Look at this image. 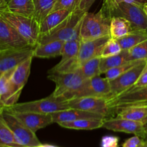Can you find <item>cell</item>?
I'll use <instances>...</instances> for the list:
<instances>
[{
    "mask_svg": "<svg viewBox=\"0 0 147 147\" xmlns=\"http://www.w3.org/2000/svg\"><path fill=\"white\" fill-rule=\"evenodd\" d=\"M33 57H30L24 63L19 65L11 75L10 83L14 95L20 96L22 90L27 83L30 76Z\"/></svg>",
    "mask_w": 147,
    "mask_h": 147,
    "instance_id": "19",
    "label": "cell"
},
{
    "mask_svg": "<svg viewBox=\"0 0 147 147\" xmlns=\"http://www.w3.org/2000/svg\"><path fill=\"white\" fill-rule=\"evenodd\" d=\"M104 119H83L70 122L58 123L59 126L65 129L75 130H94L103 128Z\"/></svg>",
    "mask_w": 147,
    "mask_h": 147,
    "instance_id": "26",
    "label": "cell"
},
{
    "mask_svg": "<svg viewBox=\"0 0 147 147\" xmlns=\"http://www.w3.org/2000/svg\"><path fill=\"white\" fill-rule=\"evenodd\" d=\"M72 12L73 11L65 9L52 11L40 24V37L60 25L71 14Z\"/></svg>",
    "mask_w": 147,
    "mask_h": 147,
    "instance_id": "21",
    "label": "cell"
},
{
    "mask_svg": "<svg viewBox=\"0 0 147 147\" xmlns=\"http://www.w3.org/2000/svg\"><path fill=\"white\" fill-rule=\"evenodd\" d=\"M147 40V31L143 30H133L125 35L124 37L119 39V44L123 50H129L139 43Z\"/></svg>",
    "mask_w": 147,
    "mask_h": 147,
    "instance_id": "28",
    "label": "cell"
},
{
    "mask_svg": "<svg viewBox=\"0 0 147 147\" xmlns=\"http://www.w3.org/2000/svg\"><path fill=\"white\" fill-rule=\"evenodd\" d=\"M142 61H143V60H130V61L127 62V63H124V64L121 65L119 67H113V68L108 70L105 73V76H106V78L109 81L113 80L116 79V78L119 77V76H120L121 75L123 74V73H126V71L130 70L131 68L136 66V65H138Z\"/></svg>",
    "mask_w": 147,
    "mask_h": 147,
    "instance_id": "32",
    "label": "cell"
},
{
    "mask_svg": "<svg viewBox=\"0 0 147 147\" xmlns=\"http://www.w3.org/2000/svg\"><path fill=\"white\" fill-rule=\"evenodd\" d=\"M146 142V138L134 135V136L126 139L122 144V147H144Z\"/></svg>",
    "mask_w": 147,
    "mask_h": 147,
    "instance_id": "36",
    "label": "cell"
},
{
    "mask_svg": "<svg viewBox=\"0 0 147 147\" xmlns=\"http://www.w3.org/2000/svg\"><path fill=\"white\" fill-rule=\"evenodd\" d=\"M80 0H56L55 4L53 11L59 9L69 10L74 11L78 10Z\"/></svg>",
    "mask_w": 147,
    "mask_h": 147,
    "instance_id": "35",
    "label": "cell"
},
{
    "mask_svg": "<svg viewBox=\"0 0 147 147\" xmlns=\"http://www.w3.org/2000/svg\"><path fill=\"white\" fill-rule=\"evenodd\" d=\"M101 57H96L85 62L78 67V70L86 80L100 76V63Z\"/></svg>",
    "mask_w": 147,
    "mask_h": 147,
    "instance_id": "29",
    "label": "cell"
},
{
    "mask_svg": "<svg viewBox=\"0 0 147 147\" xmlns=\"http://www.w3.org/2000/svg\"><path fill=\"white\" fill-rule=\"evenodd\" d=\"M15 68L0 74V109L15 105L20 96L14 94L10 83V78Z\"/></svg>",
    "mask_w": 147,
    "mask_h": 147,
    "instance_id": "18",
    "label": "cell"
},
{
    "mask_svg": "<svg viewBox=\"0 0 147 147\" xmlns=\"http://www.w3.org/2000/svg\"><path fill=\"white\" fill-rule=\"evenodd\" d=\"M109 106L114 111L132 106H147V86L132 88L127 91L109 100Z\"/></svg>",
    "mask_w": 147,
    "mask_h": 147,
    "instance_id": "10",
    "label": "cell"
},
{
    "mask_svg": "<svg viewBox=\"0 0 147 147\" xmlns=\"http://www.w3.org/2000/svg\"><path fill=\"white\" fill-rule=\"evenodd\" d=\"M119 139L114 136H105L102 138L100 147H119Z\"/></svg>",
    "mask_w": 147,
    "mask_h": 147,
    "instance_id": "37",
    "label": "cell"
},
{
    "mask_svg": "<svg viewBox=\"0 0 147 147\" xmlns=\"http://www.w3.org/2000/svg\"><path fill=\"white\" fill-rule=\"evenodd\" d=\"M52 116H53V122L57 123V124L60 123H63V122L73 121L83 119H106L105 116L98 113H90L86 111L72 109V108L56 112V113H53Z\"/></svg>",
    "mask_w": 147,
    "mask_h": 147,
    "instance_id": "20",
    "label": "cell"
},
{
    "mask_svg": "<svg viewBox=\"0 0 147 147\" xmlns=\"http://www.w3.org/2000/svg\"><path fill=\"white\" fill-rule=\"evenodd\" d=\"M144 129H145V130H146V131L147 133V123H145V124H144Z\"/></svg>",
    "mask_w": 147,
    "mask_h": 147,
    "instance_id": "43",
    "label": "cell"
},
{
    "mask_svg": "<svg viewBox=\"0 0 147 147\" xmlns=\"http://www.w3.org/2000/svg\"><path fill=\"white\" fill-rule=\"evenodd\" d=\"M96 0H80L78 10L82 12H88Z\"/></svg>",
    "mask_w": 147,
    "mask_h": 147,
    "instance_id": "39",
    "label": "cell"
},
{
    "mask_svg": "<svg viewBox=\"0 0 147 147\" xmlns=\"http://www.w3.org/2000/svg\"><path fill=\"white\" fill-rule=\"evenodd\" d=\"M65 42L52 41L45 44H38L34 49L33 56L37 58H52L62 55Z\"/></svg>",
    "mask_w": 147,
    "mask_h": 147,
    "instance_id": "22",
    "label": "cell"
},
{
    "mask_svg": "<svg viewBox=\"0 0 147 147\" xmlns=\"http://www.w3.org/2000/svg\"><path fill=\"white\" fill-rule=\"evenodd\" d=\"M34 47L0 50V74L15 68L30 57H34Z\"/></svg>",
    "mask_w": 147,
    "mask_h": 147,
    "instance_id": "14",
    "label": "cell"
},
{
    "mask_svg": "<svg viewBox=\"0 0 147 147\" xmlns=\"http://www.w3.org/2000/svg\"><path fill=\"white\" fill-rule=\"evenodd\" d=\"M146 86H147V63L133 88H141L146 87Z\"/></svg>",
    "mask_w": 147,
    "mask_h": 147,
    "instance_id": "38",
    "label": "cell"
},
{
    "mask_svg": "<svg viewBox=\"0 0 147 147\" xmlns=\"http://www.w3.org/2000/svg\"><path fill=\"white\" fill-rule=\"evenodd\" d=\"M143 8H144V10L145 13H146V14L147 15V3H146V4H145L144 5Z\"/></svg>",
    "mask_w": 147,
    "mask_h": 147,
    "instance_id": "42",
    "label": "cell"
},
{
    "mask_svg": "<svg viewBox=\"0 0 147 147\" xmlns=\"http://www.w3.org/2000/svg\"><path fill=\"white\" fill-rule=\"evenodd\" d=\"M85 13L76 10L73 11L70 16L47 34L42 36L38 44H45L52 41H63L80 38V30L82 20Z\"/></svg>",
    "mask_w": 147,
    "mask_h": 147,
    "instance_id": "3",
    "label": "cell"
},
{
    "mask_svg": "<svg viewBox=\"0 0 147 147\" xmlns=\"http://www.w3.org/2000/svg\"><path fill=\"white\" fill-rule=\"evenodd\" d=\"M133 30L131 23L123 17H114L111 20L110 35L112 38L119 40Z\"/></svg>",
    "mask_w": 147,
    "mask_h": 147,
    "instance_id": "25",
    "label": "cell"
},
{
    "mask_svg": "<svg viewBox=\"0 0 147 147\" xmlns=\"http://www.w3.org/2000/svg\"><path fill=\"white\" fill-rule=\"evenodd\" d=\"M56 0H33L34 6V18L39 24L53 11Z\"/></svg>",
    "mask_w": 147,
    "mask_h": 147,
    "instance_id": "30",
    "label": "cell"
},
{
    "mask_svg": "<svg viewBox=\"0 0 147 147\" xmlns=\"http://www.w3.org/2000/svg\"><path fill=\"white\" fill-rule=\"evenodd\" d=\"M100 10L110 20L114 17L128 20L134 30L147 31V15L142 6L122 0H103Z\"/></svg>",
    "mask_w": 147,
    "mask_h": 147,
    "instance_id": "1",
    "label": "cell"
},
{
    "mask_svg": "<svg viewBox=\"0 0 147 147\" xmlns=\"http://www.w3.org/2000/svg\"><path fill=\"white\" fill-rule=\"evenodd\" d=\"M4 9L19 15L34 18V6L33 0H9Z\"/></svg>",
    "mask_w": 147,
    "mask_h": 147,
    "instance_id": "24",
    "label": "cell"
},
{
    "mask_svg": "<svg viewBox=\"0 0 147 147\" xmlns=\"http://www.w3.org/2000/svg\"><path fill=\"white\" fill-rule=\"evenodd\" d=\"M122 1L131 3V4H137V5L142 6V7H144V5L147 3V0H122Z\"/></svg>",
    "mask_w": 147,
    "mask_h": 147,
    "instance_id": "40",
    "label": "cell"
},
{
    "mask_svg": "<svg viewBox=\"0 0 147 147\" xmlns=\"http://www.w3.org/2000/svg\"><path fill=\"white\" fill-rule=\"evenodd\" d=\"M86 96L106 98L109 100L111 98L110 81L100 76L86 80L74 98Z\"/></svg>",
    "mask_w": 147,
    "mask_h": 147,
    "instance_id": "12",
    "label": "cell"
},
{
    "mask_svg": "<svg viewBox=\"0 0 147 147\" xmlns=\"http://www.w3.org/2000/svg\"><path fill=\"white\" fill-rule=\"evenodd\" d=\"M116 117L140 122L144 125L147 123V106H132L121 108L116 111Z\"/></svg>",
    "mask_w": 147,
    "mask_h": 147,
    "instance_id": "23",
    "label": "cell"
},
{
    "mask_svg": "<svg viewBox=\"0 0 147 147\" xmlns=\"http://www.w3.org/2000/svg\"><path fill=\"white\" fill-rule=\"evenodd\" d=\"M130 60L147 61V40L129 50Z\"/></svg>",
    "mask_w": 147,
    "mask_h": 147,
    "instance_id": "33",
    "label": "cell"
},
{
    "mask_svg": "<svg viewBox=\"0 0 147 147\" xmlns=\"http://www.w3.org/2000/svg\"><path fill=\"white\" fill-rule=\"evenodd\" d=\"M129 61H130L129 50H123L119 54L111 57H101L100 63L101 74H105L108 70L113 67H119Z\"/></svg>",
    "mask_w": 147,
    "mask_h": 147,
    "instance_id": "27",
    "label": "cell"
},
{
    "mask_svg": "<svg viewBox=\"0 0 147 147\" xmlns=\"http://www.w3.org/2000/svg\"><path fill=\"white\" fill-rule=\"evenodd\" d=\"M111 38V35L88 41H80V50L77 58L78 67L85 62L96 57L101 56L103 47Z\"/></svg>",
    "mask_w": 147,
    "mask_h": 147,
    "instance_id": "16",
    "label": "cell"
},
{
    "mask_svg": "<svg viewBox=\"0 0 147 147\" xmlns=\"http://www.w3.org/2000/svg\"><path fill=\"white\" fill-rule=\"evenodd\" d=\"M0 146L22 147L18 143L12 131L8 125L0 118Z\"/></svg>",
    "mask_w": 147,
    "mask_h": 147,
    "instance_id": "31",
    "label": "cell"
},
{
    "mask_svg": "<svg viewBox=\"0 0 147 147\" xmlns=\"http://www.w3.org/2000/svg\"><path fill=\"white\" fill-rule=\"evenodd\" d=\"M9 0H0V9H4L7 7Z\"/></svg>",
    "mask_w": 147,
    "mask_h": 147,
    "instance_id": "41",
    "label": "cell"
},
{
    "mask_svg": "<svg viewBox=\"0 0 147 147\" xmlns=\"http://www.w3.org/2000/svg\"><path fill=\"white\" fill-rule=\"evenodd\" d=\"M47 78L55 84L53 94L55 96H63L68 100L75 97L86 80L78 69L67 73H48Z\"/></svg>",
    "mask_w": 147,
    "mask_h": 147,
    "instance_id": "6",
    "label": "cell"
},
{
    "mask_svg": "<svg viewBox=\"0 0 147 147\" xmlns=\"http://www.w3.org/2000/svg\"><path fill=\"white\" fill-rule=\"evenodd\" d=\"M0 17L11 24L32 47H35L38 45L40 24L35 19L13 14L5 9H0Z\"/></svg>",
    "mask_w": 147,
    "mask_h": 147,
    "instance_id": "5",
    "label": "cell"
},
{
    "mask_svg": "<svg viewBox=\"0 0 147 147\" xmlns=\"http://www.w3.org/2000/svg\"><path fill=\"white\" fill-rule=\"evenodd\" d=\"M110 24L111 20L100 9L98 13L86 12L80 25V41H88L110 35Z\"/></svg>",
    "mask_w": 147,
    "mask_h": 147,
    "instance_id": "4",
    "label": "cell"
},
{
    "mask_svg": "<svg viewBox=\"0 0 147 147\" xmlns=\"http://www.w3.org/2000/svg\"><path fill=\"white\" fill-rule=\"evenodd\" d=\"M144 147H147V138H146V144H145L144 146Z\"/></svg>",
    "mask_w": 147,
    "mask_h": 147,
    "instance_id": "44",
    "label": "cell"
},
{
    "mask_svg": "<svg viewBox=\"0 0 147 147\" xmlns=\"http://www.w3.org/2000/svg\"><path fill=\"white\" fill-rule=\"evenodd\" d=\"M11 112L23 124L35 133L40 129L54 123L52 114L34 112Z\"/></svg>",
    "mask_w": 147,
    "mask_h": 147,
    "instance_id": "17",
    "label": "cell"
},
{
    "mask_svg": "<svg viewBox=\"0 0 147 147\" xmlns=\"http://www.w3.org/2000/svg\"><path fill=\"white\" fill-rule=\"evenodd\" d=\"M22 147H40V146H22Z\"/></svg>",
    "mask_w": 147,
    "mask_h": 147,
    "instance_id": "45",
    "label": "cell"
},
{
    "mask_svg": "<svg viewBox=\"0 0 147 147\" xmlns=\"http://www.w3.org/2000/svg\"><path fill=\"white\" fill-rule=\"evenodd\" d=\"M68 101L70 108L98 113L105 116L106 119L113 117L115 115L114 111L110 107L109 100L106 98L86 96L74 98Z\"/></svg>",
    "mask_w": 147,
    "mask_h": 147,
    "instance_id": "8",
    "label": "cell"
},
{
    "mask_svg": "<svg viewBox=\"0 0 147 147\" xmlns=\"http://www.w3.org/2000/svg\"><path fill=\"white\" fill-rule=\"evenodd\" d=\"M30 43L6 20L0 17V50L24 49Z\"/></svg>",
    "mask_w": 147,
    "mask_h": 147,
    "instance_id": "11",
    "label": "cell"
},
{
    "mask_svg": "<svg viewBox=\"0 0 147 147\" xmlns=\"http://www.w3.org/2000/svg\"><path fill=\"white\" fill-rule=\"evenodd\" d=\"M147 61L143 60L140 62L138 65L131 68L126 73H123L113 80H111V98L110 99L115 98L116 96L127 91L129 89L134 86L135 83L137 81L139 76L142 73V70L144 68ZM109 99V100H110Z\"/></svg>",
    "mask_w": 147,
    "mask_h": 147,
    "instance_id": "13",
    "label": "cell"
},
{
    "mask_svg": "<svg viewBox=\"0 0 147 147\" xmlns=\"http://www.w3.org/2000/svg\"><path fill=\"white\" fill-rule=\"evenodd\" d=\"M0 118L11 129L17 141L22 146H38L42 144L35 132L23 124L7 108L0 109Z\"/></svg>",
    "mask_w": 147,
    "mask_h": 147,
    "instance_id": "7",
    "label": "cell"
},
{
    "mask_svg": "<svg viewBox=\"0 0 147 147\" xmlns=\"http://www.w3.org/2000/svg\"><path fill=\"white\" fill-rule=\"evenodd\" d=\"M103 128L116 132L132 134L141 137L147 138V133L143 123L116 116L105 119Z\"/></svg>",
    "mask_w": 147,
    "mask_h": 147,
    "instance_id": "15",
    "label": "cell"
},
{
    "mask_svg": "<svg viewBox=\"0 0 147 147\" xmlns=\"http://www.w3.org/2000/svg\"><path fill=\"white\" fill-rule=\"evenodd\" d=\"M13 112H34V113L53 114L60 111L70 109L68 100L63 96H55L52 93L45 98L16 103L11 107H7Z\"/></svg>",
    "mask_w": 147,
    "mask_h": 147,
    "instance_id": "2",
    "label": "cell"
},
{
    "mask_svg": "<svg viewBox=\"0 0 147 147\" xmlns=\"http://www.w3.org/2000/svg\"><path fill=\"white\" fill-rule=\"evenodd\" d=\"M80 45V38L65 42L62 52L60 63L48 70L50 73H67L74 71L78 68L77 63L78 55Z\"/></svg>",
    "mask_w": 147,
    "mask_h": 147,
    "instance_id": "9",
    "label": "cell"
},
{
    "mask_svg": "<svg viewBox=\"0 0 147 147\" xmlns=\"http://www.w3.org/2000/svg\"><path fill=\"white\" fill-rule=\"evenodd\" d=\"M123 51L121 45L118 40L111 37L103 47L101 53V57H107L116 55Z\"/></svg>",
    "mask_w": 147,
    "mask_h": 147,
    "instance_id": "34",
    "label": "cell"
}]
</instances>
